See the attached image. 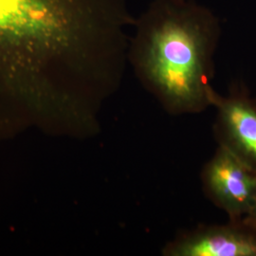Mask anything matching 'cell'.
I'll return each instance as SVG.
<instances>
[{
    "label": "cell",
    "instance_id": "obj_1",
    "mask_svg": "<svg viewBox=\"0 0 256 256\" xmlns=\"http://www.w3.org/2000/svg\"><path fill=\"white\" fill-rule=\"evenodd\" d=\"M135 24L126 0H0V84L102 86L124 70Z\"/></svg>",
    "mask_w": 256,
    "mask_h": 256
},
{
    "label": "cell",
    "instance_id": "obj_2",
    "mask_svg": "<svg viewBox=\"0 0 256 256\" xmlns=\"http://www.w3.org/2000/svg\"><path fill=\"white\" fill-rule=\"evenodd\" d=\"M128 58L138 81L168 113L212 106L218 18L194 0H154L136 20Z\"/></svg>",
    "mask_w": 256,
    "mask_h": 256
},
{
    "label": "cell",
    "instance_id": "obj_3",
    "mask_svg": "<svg viewBox=\"0 0 256 256\" xmlns=\"http://www.w3.org/2000/svg\"><path fill=\"white\" fill-rule=\"evenodd\" d=\"M202 182L207 198L229 220H243L256 208V171L225 147L218 146L205 164Z\"/></svg>",
    "mask_w": 256,
    "mask_h": 256
},
{
    "label": "cell",
    "instance_id": "obj_4",
    "mask_svg": "<svg viewBox=\"0 0 256 256\" xmlns=\"http://www.w3.org/2000/svg\"><path fill=\"white\" fill-rule=\"evenodd\" d=\"M212 106L216 110L214 135L225 147L256 171V99L240 84L228 95L214 92Z\"/></svg>",
    "mask_w": 256,
    "mask_h": 256
},
{
    "label": "cell",
    "instance_id": "obj_5",
    "mask_svg": "<svg viewBox=\"0 0 256 256\" xmlns=\"http://www.w3.org/2000/svg\"><path fill=\"white\" fill-rule=\"evenodd\" d=\"M162 252L164 256H256V230L244 220L198 226L168 242Z\"/></svg>",
    "mask_w": 256,
    "mask_h": 256
},
{
    "label": "cell",
    "instance_id": "obj_6",
    "mask_svg": "<svg viewBox=\"0 0 256 256\" xmlns=\"http://www.w3.org/2000/svg\"><path fill=\"white\" fill-rule=\"evenodd\" d=\"M243 220H245L250 226H252L254 229L256 230V206L252 212Z\"/></svg>",
    "mask_w": 256,
    "mask_h": 256
}]
</instances>
